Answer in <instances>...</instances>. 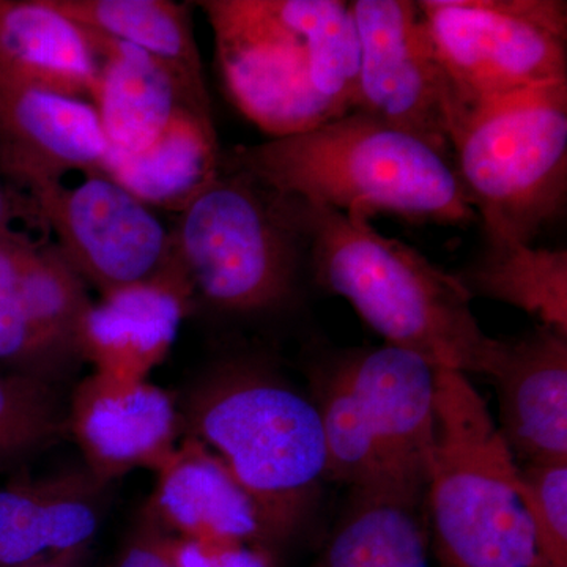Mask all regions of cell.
Returning <instances> with one entry per match:
<instances>
[{
    "label": "cell",
    "instance_id": "obj_1",
    "mask_svg": "<svg viewBox=\"0 0 567 567\" xmlns=\"http://www.w3.org/2000/svg\"><path fill=\"white\" fill-rule=\"evenodd\" d=\"M230 102L271 140L354 110L360 70L352 11L341 0H205Z\"/></svg>",
    "mask_w": 567,
    "mask_h": 567
},
{
    "label": "cell",
    "instance_id": "obj_2",
    "mask_svg": "<svg viewBox=\"0 0 567 567\" xmlns=\"http://www.w3.org/2000/svg\"><path fill=\"white\" fill-rule=\"evenodd\" d=\"M301 203L309 274L320 289L349 301L388 346L435 368L495 374L505 341L484 333L456 276L404 241L383 237L364 213Z\"/></svg>",
    "mask_w": 567,
    "mask_h": 567
},
{
    "label": "cell",
    "instance_id": "obj_3",
    "mask_svg": "<svg viewBox=\"0 0 567 567\" xmlns=\"http://www.w3.org/2000/svg\"><path fill=\"white\" fill-rule=\"evenodd\" d=\"M221 164L275 192L342 213H393L454 227L477 221L453 156L360 112L311 132L240 145L221 155Z\"/></svg>",
    "mask_w": 567,
    "mask_h": 567
},
{
    "label": "cell",
    "instance_id": "obj_4",
    "mask_svg": "<svg viewBox=\"0 0 567 567\" xmlns=\"http://www.w3.org/2000/svg\"><path fill=\"white\" fill-rule=\"evenodd\" d=\"M183 423L251 496L271 547L300 535L327 481L322 421L311 394L267 361L230 358L197 380Z\"/></svg>",
    "mask_w": 567,
    "mask_h": 567
},
{
    "label": "cell",
    "instance_id": "obj_5",
    "mask_svg": "<svg viewBox=\"0 0 567 567\" xmlns=\"http://www.w3.org/2000/svg\"><path fill=\"white\" fill-rule=\"evenodd\" d=\"M424 513L442 567H536L520 466L483 395L453 369L436 368Z\"/></svg>",
    "mask_w": 567,
    "mask_h": 567
},
{
    "label": "cell",
    "instance_id": "obj_6",
    "mask_svg": "<svg viewBox=\"0 0 567 567\" xmlns=\"http://www.w3.org/2000/svg\"><path fill=\"white\" fill-rule=\"evenodd\" d=\"M173 234L193 295L224 315L282 311L309 274L303 203L224 164Z\"/></svg>",
    "mask_w": 567,
    "mask_h": 567
},
{
    "label": "cell",
    "instance_id": "obj_7",
    "mask_svg": "<svg viewBox=\"0 0 567 567\" xmlns=\"http://www.w3.org/2000/svg\"><path fill=\"white\" fill-rule=\"evenodd\" d=\"M450 145L487 245L532 244L565 210L567 80L470 107Z\"/></svg>",
    "mask_w": 567,
    "mask_h": 567
},
{
    "label": "cell",
    "instance_id": "obj_8",
    "mask_svg": "<svg viewBox=\"0 0 567 567\" xmlns=\"http://www.w3.org/2000/svg\"><path fill=\"white\" fill-rule=\"evenodd\" d=\"M429 33L462 112L567 80L561 0H421ZM458 114V115H461Z\"/></svg>",
    "mask_w": 567,
    "mask_h": 567
},
{
    "label": "cell",
    "instance_id": "obj_9",
    "mask_svg": "<svg viewBox=\"0 0 567 567\" xmlns=\"http://www.w3.org/2000/svg\"><path fill=\"white\" fill-rule=\"evenodd\" d=\"M73 270L102 295L152 282L189 287L178 264L173 230L106 174L74 186H48L31 196ZM192 290V287H189Z\"/></svg>",
    "mask_w": 567,
    "mask_h": 567
},
{
    "label": "cell",
    "instance_id": "obj_10",
    "mask_svg": "<svg viewBox=\"0 0 567 567\" xmlns=\"http://www.w3.org/2000/svg\"><path fill=\"white\" fill-rule=\"evenodd\" d=\"M349 6L360 51L353 112L451 155V130L461 106L417 3L354 0Z\"/></svg>",
    "mask_w": 567,
    "mask_h": 567
},
{
    "label": "cell",
    "instance_id": "obj_11",
    "mask_svg": "<svg viewBox=\"0 0 567 567\" xmlns=\"http://www.w3.org/2000/svg\"><path fill=\"white\" fill-rule=\"evenodd\" d=\"M399 491L424 496L435 443L436 368L383 344L336 353Z\"/></svg>",
    "mask_w": 567,
    "mask_h": 567
},
{
    "label": "cell",
    "instance_id": "obj_12",
    "mask_svg": "<svg viewBox=\"0 0 567 567\" xmlns=\"http://www.w3.org/2000/svg\"><path fill=\"white\" fill-rule=\"evenodd\" d=\"M107 142L91 103L0 69V177L35 194L70 173L104 174Z\"/></svg>",
    "mask_w": 567,
    "mask_h": 567
},
{
    "label": "cell",
    "instance_id": "obj_13",
    "mask_svg": "<svg viewBox=\"0 0 567 567\" xmlns=\"http://www.w3.org/2000/svg\"><path fill=\"white\" fill-rule=\"evenodd\" d=\"M66 412L85 468L104 486L137 468L156 472L177 450L174 399L147 380L122 382L93 372L76 386Z\"/></svg>",
    "mask_w": 567,
    "mask_h": 567
},
{
    "label": "cell",
    "instance_id": "obj_14",
    "mask_svg": "<svg viewBox=\"0 0 567 567\" xmlns=\"http://www.w3.org/2000/svg\"><path fill=\"white\" fill-rule=\"evenodd\" d=\"M499 432L518 465L567 458V336L536 324L505 341L491 377Z\"/></svg>",
    "mask_w": 567,
    "mask_h": 567
},
{
    "label": "cell",
    "instance_id": "obj_15",
    "mask_svg": "<svg viewBox=\"0 0 567 567\" xmlns=\"http://www.w3.org/2000/svg\"><path fill=\"white\" fill-rule=\"evenodd\" d=\"M147 518L181 539L238 540L275 550L251 496L193 436L156 470Z\"/></svg>",
    "mask_w": 567,
    "mask_h": 567
},
{
    "label": "cell",
    "instance_id": "obj_16",
    "mask_svg": "<svg viewBox=\"0 0 567 567\" xmlns=\"http://www.w3.org/2000/svg\"><path fill=\"white\" fill-rule=\"evenodd\" d=\"M91 33L100 55L92 106L106 137L107 155L144 151L182 110L212 117L210 99L193 91L166 63L121 40Z\"/></svg>",
    "mask_w": 567,
    "mask_h": 567
},
{
    "label": "cell",
    "instance_id": "obj_17",
    "mask_svg": "<svg viewBox=\"0 0 567 567\" xmlns=\"http://www.w3.org/2000/svg\"><path fill=\"white\" fill-rule=\"evenodd\" d=\"M192 297L189 287L171 281L102 295L82 327L81 360L111 379L144 382L169 353Z\"/></svg>",
    "mask_w": 567,
    "mask_h": 567
},
{
    "label": "cell",
    "instance_id": "obj_18",
    "mask_svg": "<svg viewBox=\"0 0 567 567\" xmlns=\"http://www.w3.org/2000/svg\"><path fill=\"white\" fill-rule=\"evenodd\" d=\"M104 487L84 468L0 488V567L80 554L100 527Z\"/></svg>",
    "mask_w": 567,
    "mask_h": 567
},
{
    "label": "cell",
    "instance_id": "obj_19",
    "mask_svg": "<svg viewBox=\"0 0 567 567\" xmlns=\"http://www.w3.org/2000/svg\"><path fill=\"white\" fill-rule=\"evenodd\" d=\"M0 69L43 91L92 104L100 55L91 31L48 0H0Z\"/></svg>",
    "mask_w": 567,
    "mask_h": 567
},
{
    "label": "cell",
    "instance_id": "obj_20",
    "mask_svg": "<svg viewBox=\"0 0 567 567\" xmlns=\"http://www.w3.org/2000/svg\"><path fill=\"white\" fill-rule=\"evenodd\" d=\"M424 496L350 488L333 532L308 567H431Z\"/></svg>",
    "mask_w": 567,
    "mask_h": 567
},
{
    "label": "cell",
    "instance_id": "obj_21",
    "mask_svg": "<svg viewBox=\"0 0 567 567\" xmlns=\"http://www.w3.org/2000/svg\"><path fill=\"white\" fill-rule=\"evenodd\" d=\"M221 152L210 115L182 110L136 155H107L104 174L151 208L182 213L219 173Z\"/></svg>",
    "mask_w": 567,
    "mask_h": 567
},
{
    "label": "cell",
    "instance_id": "obj_22",
    "mask_svg": "<svg viewBox=\"0 0 567 567\" xmlns=\"http://www.w3.org/2000/svg\"><path fill=\"white\" fill-rule=\"evenodd\" d=\"M52 9L171 66L193 91L208 96L189 6L171 0H48Z\"/></svg>",
    "mask_w": 567,
    "mask_h": 567
},
{
    "label": "cell",
    "instance_id": "obj_23",
    "mask_svg": "<svg viewBox=\"0 0 567 567\" xmlns=\"http://www.w3.org/2000/svg\"><path fill=\"white\" fill-rule=\"evenodd\" d=\"M470 297L522 309L567 336V251L522 244L487 245L454 274Z\"/></svg>",
    "mask_w": 567,
    "mask_h": 567
},
{
    "label": "cell",
    "instance_id": "obj_24",
    "mask_svg": "<svg viewBox=\"0 0 567 567\" xmlns=\"http://www.w3.org/2000/svg\"><path fill=\"white\" fill-rule=\"evenodd\" d=\"M22 301L33 333L59 371L80 360V341L93 301L87 286L58 246L21 237L18 248Z\"/></svg>",
    "mask_w": 567,
    "mask_h": 567
},
{
    "label": "cell",
    "instance_id": "obj_25",
    "mask_svg": "<svg viewBox=\"0 0 567 567\" xmlns=\"http://www.w3.org/2000/svg\"><path fill=\"white\" fill-rule=\"evenodd\" d=\"M311 385L322 421L327 481L350 488L399 491L388 480L374 435L336 354L312 371Z\"/></svg>",
    "mask_w": 567,
    "mask_h": 567
},
{
    "label": "cell",
    "instance_id": "obj_26",
    "mask_svg": "<svg viewBox=\"0 0 567 567\" xmlns=\"http://www.w3.org/2000/svg\"><path fill=\"white\" fill-rule=\"evenodd\" d=\"M66 406L52 382L13 372L0 375V461H18L69 434Z\"/></svg>",
    "mask_w": 567,
    "mask_h": 567
},
{
    "label": "cell",
    "instance_id": "obj_27",
    "mask_svg": "<svg viewBox=\"0 0 567 567\" xmlns=\"http://www.w3.org/2000/svg\"><path fill=\"white\" fill-rule=\"evenodd\" d=\"M520 499L532 525L536 567H567V458L522 465Z\"/></svg>",
    "mask_w": 567,
    "mask_h": 567
},
{
    "label": "cell",
    "instance_id": "obj_28",
    "mask_svg": "<svg viewBox=\"0 0 567 567\" xmlns=\"http://www.w3.org/2000/svg\"><path fill=\"white\" fill-rule=\"evenodd\" d=\"M20 240L21 235L13 233L0 238V361L22 374L54 382L61 371L33 333L22 301L18 265Z\"/></svg>",
    "mask_w": 567,
    "mask_h": 567
},
{
    "label": "cell",
    "instance_id": "obj_29",
    "mask_svg": "<svg viewBox=\"0 0 567 567\" xmlns=\"http://www.w3.org/2000/svg\"><path fill=\"white\" fill-rule=\"evenodd\" d=\"M164 535L175 567H276L274 550L264 546L238 540H192L167 533Z\"/></svg>",
    "mask_w": 567,
    "mask_h": 567
},
{
    "label": "cell",
    "instance_id": "obj_30",
    "mask_svg": "<svg viewBox=\"0 0 567 567\" xmlns=\"http://www.w3.org/2000/svg\"><path fill=\"white\" fill-rule=\"evenodd\" d=\"M115 567H175L163 529L145 518L140 532L123 548Z\"/></svg>",
    "mask_w": 567,
    "mask_h": 567
},
{
    "label": "cell",
    "instance_id": "obj_31",
    "mask_svg": "<svg viewBox=\"0 0 567 567\" xmlns=\"http://www.w3.org/2000/svg\"><path fill=\"white\" fill-rule=\"evenodd\" d=\"M11 204L9 194L3 186L2 177H0V238L10 234Z\"/></svg>",
    "mask_w": 567,
    "mask_h": 567
},
{
    "label": "cell",
    "instance_id": "obj_32",
    "mask_svg": "<svg viewBox=\"0 0 567 567\" xmlns=\"http://www.w3.org/2000/svg\"><path fill=\"white\" fill-rule=\"evenodd\" d=\"M80 554H70V555H59V557H50L39 559V561H33L31 565H25L21 567H73L74 559H76Z\"/></svg>",
    "mask_w": 567,
    "mask_h": 567
}]
</instances>
